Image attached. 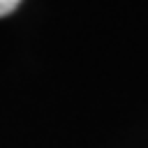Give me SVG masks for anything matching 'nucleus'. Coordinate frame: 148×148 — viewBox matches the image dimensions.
I'll return each instance as SVG.
<instances>
[{
  "mask_svg": "<svg viewBox=\"0 0 148 148\" xmlns=\"http://www.w3.org/2000/svg\"><path fill=\"white\" fill-rule=\"evenodd\" d=\"M18 5H21V0H0V16L12 14V12H14Z\"/></svg>",
  "mask_w": 148,
  "mask_h": 148,
  "instance_id": "1",
  "label": "nucleus"
}]
</instances>
